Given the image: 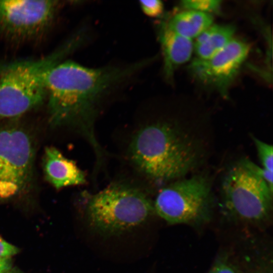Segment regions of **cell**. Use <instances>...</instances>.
Instances as JSON below:
<instances>
[{"label":"cell","mask_w":273,"mask_h":273,"mask_svg":"<svg viewBox=\"0 0 273 273\" xmlns=\"http://www.w3.org/2000/svg\"><path fill=\"white\" fill-rule=\"evenodd\" d=\"M208 273H238V271L228 259L223 258L216 261Z\"/></svg>","instance_id":"obj_17"},{"label":"cell","mask_w":273,"mask_h":273,"mask_svg":"<svg viewBox=\"0 0 273 273\" xmlns=\"http://www.w3.org/2000/svg\"><path fill=\"white\" fill-rule=\"evenodd\" d=\"M256 148L258 156L262 168L273 172V149L272 146L267 144L254 136H252Z\"/></svg>","instance_id":"obj_15"},{"label":"cell","mask_w":273,"mask_h":273,"mask_svg":"<svg viewBox=\"0 0 273 273\" xmlns=\"http://www.w3.org/2000/svg\"><path fill=\"white\" fill-rule=\"evenodd\" d=\"M42 166L46 180L56 189L82 185L86 181L84 172L75 162L65 157L54 147L45 148Z\"/></svg>","instance_id":"obj_10"},{"label":"cell","mask_w":273,"mask_h":273,"mask_svg":"<svg viewBox=\"0 0 273 273\" xmlns=\"http://www.w3.org/2000/svg\"><path fill=\"white\" fill-rule=\"evenodd\" d=\"M203 142L189 125L161 120L141 127L133 136L129 154L135 167L149 179L166 182L183 178L200 164Z\"/></svg>","instance_id":"obj_2"},{"label":"cell","mask_w":273,"mask_h":273,"mask_svg":"<svg viewBox=\"0 0 273 273\" xmlns=\"http://www.w3.org/2000/svg\"><path fill=\"white\" fill-rule=\"evenodd\" d=\"M249 50L247 42L234 38L211 57L206 59L195 58L189 67L190 72L201 83L225 96L247 59Z\"/></svg>","instance_id":"obj_9"},{"label":"cell","mask_w":273,"mask_h":273,"mask_svg":"<svg viewBox=\"0 0 273 273\" xmlns=\"http://www.w3.org/2000/svg\"><path fill=\"white\" fill-rule=\"evenodd\" d=\"M153 61L146 58L125 65L89 68L72 61L60 62L46 79L49 121L52 125H71L90 143L99 163L103 150L94 125L104 102Z\"/></svg>","instance_id":"obj_1"},{"label":"cell","mask_w":273,"mask_h":273,"mask_svg":"<svg viewBox=\"0 0 273 273\" xmlns=\"http://www.w3.org/2000/svg\"><path fill=\"white\" fill-rule=\"evenodd\" d=\"M221 193L225 210L241 220L261 221L272 210L273 191L257 172L256 165L249 160H241L229 168Z\"/></svg>","instance_id":"obj_5"},{"label":"cell","mask_w":273,"mask_h":273,"mask_svg":"<svg viewBox=\"0 0 273 273\" xmlns=\"http://www.w3.org/2000/svg\"><path fill=\"white\" fill-rule=\"evenodd\" d=\"M84 210L90 228L106 236L132 230L155 213L153 202L146 194L134 187L119 183L89 195Z\"/></svg>","instance_id":"obj_4"},{"label":"cell","mask_w":273,"mask_h":273,"mask_svg":"<svg viewBox=\"0 0 273 273\" xmlns=\"http://www.w3.org/2000/svg\"><path fill=\"white\" fill-rule=\"evenodd\" d=\"M140 4L143 12L148 16H160L163 12L164 5L160 1H141Z\"/></svg>","instance_id":"obj_16"},{"label":"cell","mask_w":273,"mask_h":273,"mask_svg":"<svg viewBox=\"0 0 273 273\" xmlns=\"http://www.w3.org/2000/svg\"><path fill=\"white\" fill-rule=\"evenodd\" d=\"M12 268L11 258H0V273H5Z\"/></svg>","instance_id":"obj_19"},{"label":"cell","mask_w":273,"mask_h":273,"mask_svg":"<svg viewBox=\"0 0 273 273\" xmlns=\"http://www.w3.org/2000/svg\"><path fill=\"white\" fill-rule=\"evenodd\" d=\"M19 249L0 236V258H11L17 254Z\"/></svg>","instance_id":"obj_18"},{"label":"cell","mask_w":273,"mask_h":273,"mask_svg":"<svg viewBox=\"0 0 273 273\" xmlns=\"http://www.w3.org/2000/svg\"><path fill=\"white\" fill-rule=\"evenodd\" d=\"M235 31L231 25H211L196 37L193 44L196 58L206 59L217 53L234 38Z\"/></svg>","instance_id":"obj_12"},{"label":"cell","mask_w":273,"mask_h":273,"mask_svg":"<svg viewBox=\"0 0 273 273\" xmlns=\"http://www.w3.org/2000/svg\"><path fill=\"white\" fill-rule=\"evenodd\" d=\"M82 45L81 39L74 35L49 56L6 67L0 74V120L15 119L40 105L47 99L50 69Z\"/></svg>","instance_id":"obj_3"},{"label":"cell","mask_w":273,"mask_h":273,"mask_svg":"<svg viewBox=\"0 0 273 273\" xmlns=\"http://www.w3.org/2000/svg\"><path fill=\"white\" fill-rule=\"evenodd\" d=\"M221 2L217 0H187L181 1L180 5L188 10L210 14L219 12Z\"/></svg>","instance_id":"obj_14"},{"label":"cell","mask_w":273,"mask_h":273,"mask_svg":"<svg viewBox=\"0 0 273 273\" xmlns=\"http://www.w3.org/2000/svg\"><path fill=\"white\" fill-rule=\"evenodd\" d=\"M5 273H23V272L18 270V269L12 267L11 269H10L9 270H8Z\"/></svg>","instance_id":"obj_20"},{"label":"cell","mask_w":273,"mask_h":273,"mask_svg":"<svg viewBox=\"0 0 273 273\" xmlns=\"http://www.w3.org/2000/svg\"><path fill=\"white\" fill-rule=\"evenodd\" d=\"M158 37L163 56L164 73L166 78L169 79L175 69L191 58L193 43L192 39L169 29L165 22L158 26Z\"/></svg>","instance_id":"obj_11"},{"label":"cell","mask_w":273,"mask_h":273,"mask_svg":"<svg viewBox=\"0 0 273 273\" xmlns=\"http://www.w3.org/2000/svg\"><path fill=\"white\" fill-rule=\"evenodd\" d=\"M211 181L202 174L176 179L162 188L153 202L155 213L169 224L199 222L212 207Z\"/></svg>","instance_id":"obj_7"},{"label":"cell","mask_w":273,"mask_h":273,"mask_svg":"<svg viewBox=\"0 0 273 273\" xmlns=\"http://www.w3.org/2000/svg\"><path fill=\"white\" fill-rule=\"evenodd\" d=\"M61 6L57 1H0V36L25 40L42 35Z\"/></svg>","instance_id":"obj_8"},{"label":"cell","mask_w":273,"mask_h":273,"mask_svg":"<svg viewBox=\"0 0 273 273\" xmlns=\"http://www.w3.org/2000/svg\"><path fill=\"white\" fill-rule=\"evenodd\" d=\"M213 21L211 14L187 10L175 14L165 22L171 30L191 39L212 25Z\"/></svg>","instance_id":"obj_13"},{"label":"cell","mask_w":273,"mask_h":273,"mask_svg":"<svg viewBox=\"0 0 273 273\" xmlns=\"http://www.w3.org/2000/svg\"><path fill=\"white\" fill-rule=\"evenodd\" d=\"M35 156L34 139L28 129L14 122L0 125V201L28 190Z\"/></svg>","instance_id":"obj_6"}]
</instances>
